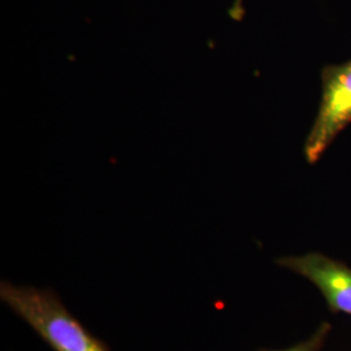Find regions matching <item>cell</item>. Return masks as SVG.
<instances>
[{"instance_id":"obj_1","label":"cell","mask_w":351,"mask_h":351,"mask_svg":"<svg viewBox=\"0 0 351 351\" xmlns=\"http://www.w3.org/2000/svg\"><path fill=\"white\" fill-rule=\"evenodd\" d=\"M0 300L53 351H110L50 289L0 284Z\"/></svg>"},{"instance_id":"obj_2","label":"cell","mask_w":351,"mask_h":351,"mask_svg":"<svg viewBox=\"0 0 351 351\" xmlns=\"http://www.w3.org/2000/svg\"><path fill=\"white\" fill-rule=\"evenodd\" d=\"M322 78V103L304 145V155L310 163H315L339 132L351 123V60L326 66Z\"/></svg>"},{"instance_id":"obj_3","label":"cell","mask_w":351,"mask_h":351,"mask_svg":"<svg viewBox=\"0 0 351 351\" xmlns=\"http://www.w3.org/2000/svg\"><path fill=\"white\" fill-rule=\"evenodd\" d=\"M277 265L311 281L326 298L332 313L351 315V268L319 252L282 256Z\"/></svg>"},{"instance_id":"obj_4","label":"cell","mask_w":351,"mask_h":351,"mask_svg":"<svg viewBox=\"0 0 351 351\" xmlns=\"http://www.w3.org/2000/svg\"><path fill=\"white\" fill-rule=\"evenodd\" d=\"M332 326L329 323H323L315 330L314 335L310 339L300 342L291 348L284 349V350H261V351H320L323 349L326 339L330 333Z\"/></svg>"}]
</instances>
